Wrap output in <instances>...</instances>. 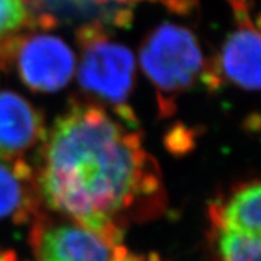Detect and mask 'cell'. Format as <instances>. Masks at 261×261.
Returning <instances> with one entry per match:
<instances>
[{
  "instance_id": "1",
  "label": "cell",
  "mask_w": 261,
  "mask_h": 261,
  "mask_svg": "<svg viewBox=\"0 0 261 261\" xmlns=\"http://www.w3.org/2000/svg\"><path fill=\"white\" fill-rule=\"evenodd\" d=\"M36 179L43 202L113 245L133 223L167 207L161 167L142 133L89 99H73L40 145Z\"/></svg>"
},
{
  "instance_id": "2",
  "label": "cell",
  "mask_w": 261,
  "mask_h": 261,
  "mask_svg": "<svg viewBox=\"0 0 261 261\" xmlns=\"http://www.w3.org/2000/svg\"><path fill=\"white\" fill-rule=\"evenodd\" d=\"M139 64L155 90L159 114L170 117L183 94L205 83L210 63L192 31L175 23H162L143 39Z\"/></svg>"
},
{
  "instance_id": "3",
  "label": "cell",
  "mask_w": 261,
  "mask_h": 261,
  "mask_svg": "<svg viewBox=\"0 0 261 261\" xmlns=\"http://www.w3.org/2000/svg\"><path fill=\"white\" fill-rule=\"evenodd\" d=\"M80 46L77 80L86 99L105 108L129 126L138 127L130 105L136 85V57L123 44L98 28H83L76 33Z\"/></svg>"
},
{
  "instance_id": "4",
  "label": "cell",
  "mask_w": 261,
  "mask_h": 261,
  "mask_svg": "<svg viewBox=\"0 0 261 261\" xmlns=\"http://www.w3.org/2000/svg\"><path fill=\"white\" fill-rule=\"evenodd\" d=\"M207 236L215 261H261V180L212 200Z\"/></svg>"
},
{
  "instance_id": "5",
  "label": "cell",
  "mask_w": 261,
  "mask_h": 261,
  "mask_svg": "<svg viewBox=\"0 0 261 261\" xmlns=\"http://www.w3.org/2000/svg\"><path fill=\"white\" fill-rule=\"evenodd\" d=\"M0 69L15 70L32 92L56 93L72 81L76 56L57 35L23 32L10 44Z\"/></svg>"
},
{
  "instance_id": "6",
  "label": "cell",
  "mask_w": 261,
  "mask_h": 261,
  "mask_svg": "<svg viewBox=\"0 0 261 261\" xmlns=\"http://www.w3.org/2000/svg\"><path fill=\"white\" fill-rule=\"evenodd\" d=\"M30 245L33 261H112L118 245L96 232L60 216L40 214L32 222Z\"/></svg>"
},
{
  "instance_id": "7",
  "label": "cell",
  "mask_w": 261,
  "mask_h": 261,
  "mask_svg": "<svg viewBox=\"0 0 261 261\" xmlns=\"http://www.w3.org/2000/svg\"><path fill=\"white\" fill-rule=\"evenodd\" d=\"M245 6L236 7L243 24L229 33L214 63L208 64L205 86L215 89L222 79L244 90H261V32L251 25Z\"/></svg>"
},
{
  "instance_id": "8",
  "label": "cell",
  "mask_w": 261,
  "mask_h": 261,
  "mask_svg": "<svg viewBox=\"0 0 261 261\" xmlns=\"http://www.w3.org/2000/svg\"><path fill=\"white\" fill-rule=\"evenodd\" d=\"M138 0H25L33 24L52 30L60 24L83 28L127 27Z\"/></svg>"
},
{
  "instance_id": "9",
  "label": "cell",
  "mask_w": 261,
  "mask_h": 261,
  "mask_svg": "<svg viewBox=\"0 0 261 261\" xmlns=\"http://www.w3.org/2000/svg\"><path fill=\"white\" fill-rule=\"evenodd\" d=\"M46 136L43 112L17 92L0 89V159H20Z\"/></svg>"
},
{
  "instance_id": "10",
  "label": "cell",
  "mask_w": 261,
  "mask_h": 261,
  "mask_svg": "<svg viewBox=\"0 0 261 261\" xmlns=\"http://www.w3.org/2000/svg\"><path fill=\"white\" fill-rule=\"evenodd\" d=\"M36 171L25 159H0V223H32L41 214Z\"/></svg>"
},
{
  "instance_id": "11",
  "label": "cell",
  "mask_w": 261,
  "mask_h": 261,
  "mask_svg": "<svg viewBox=\"0 0 261 261\" xmlns=\"http://www.w3.org/2000/svg\"><path fill=\"white\" fill-rule=\"evenodd\" d=\"M32 24L25 0H0V66L10 44Z\"/></svg>"
},
{
  "instance_id": "12",
  "label": "cell",
  "mask_w": 261,
  "mask_h": 261,
  "mask_svg": "<svg viewBox=\"0 0 261 261\" xmlns=\"http://www.w3.org/2000/svg\"><path fill=\"white\" fill-rule=\"evenodd\" d=\"M166 6L171 7L172 10H179L182 12L183 10H189V4L186 3V0H161Z\"/></svg>"
},
{
  "instance_id": "13",
  "label": "cell",
  "mask_w": 261,
  "mask_h": 261,
  "mask_svg": "<svg viewBox=\"0 0 261 261\" xmlns=\"http://www.w3.org/2000/svg\"><path fill=\"white\" fill-rule=\"evenodd\" d=\"M0 261H17V258L12 253H3L0 255Z\"/></svg>"
}]
</instances>
